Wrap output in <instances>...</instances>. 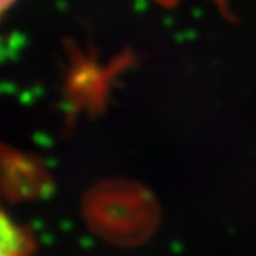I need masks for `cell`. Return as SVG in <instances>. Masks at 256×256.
Masks as SVG:
<instances>
[{
	"label": "cell",
	"instance_id": "1",
	"mask_svg": "<svg viewBox=\"0 0 256 256\" xmlns=\"http://www.w3.org/2000/svg\"><path fill=\"white\" fill-rule=\"evenodd\" d=\"M19 0H0V8H2V12H6L8 10H11Z\"/></svg>",
	"mask_w": 256,
	"mask_h": 256
}]
</instances>
